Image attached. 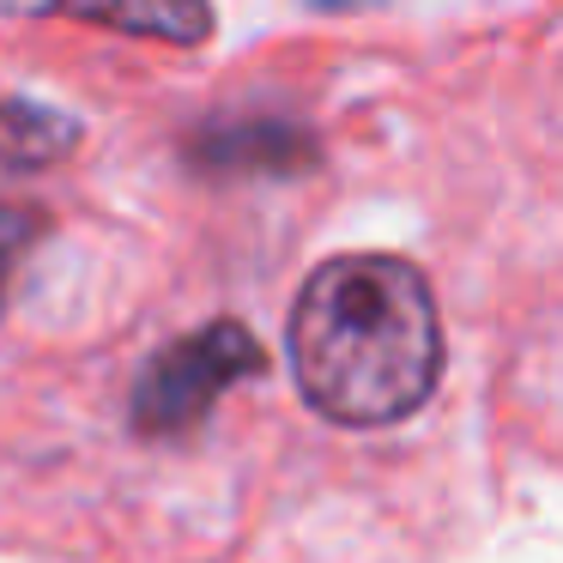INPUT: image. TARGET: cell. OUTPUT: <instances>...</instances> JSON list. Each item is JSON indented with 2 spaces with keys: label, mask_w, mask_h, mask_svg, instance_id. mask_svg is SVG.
I'll return each instance as SVG.
<instances>
[{
  "label": "cell",
  "mask_w": 563,
  "mask_h": 563,
  "mask_svg": "<svg viewBox=\"0 0 563 563\" xmlns=\"http://www.w3.org/2000/svg\"><path fill=\"white\" fill-rule=\"evenodd\" d=\"M291 369L303 400L345 430H382L430 400L442 321L424 273L400 255H333L291 309Z\"/></svg>",
  "instance_id": "cell-1"
},
{
  "label": "cell",
  "mask_w": 563,
  "mask_h": 563,
  "mask_svg": "<svg viewBox=\"0 0 563 563\" xmlns=\"http://www.w3.org/2000/svg\"><path fill=\"white\" fill-rule=\"evenodd\" d=\"M267 352L243 321H207V328L170 340L134 382V424L146 437H188L219 406L224 388L261 376Z\"/></svg>",
  "instance_id": "cell-2"
},
{
  "label": "cell",
  "mask_w": 563,
  "mask_h": 563,
  "mask_svg": "<svg viewBox=\"0 0 563 563\" xmlns=\"http://www.w3.org/2000/svg\"><path fill=\"white\" fill-rule=\"evenodd\" d=\"M0 13L19 19H91V25L128 31L146 43H176L195 49L212 37V7L207 0H0Z\"/></svg>",
  "instance_id": "cell-3"
},
{
  "label": "cell",
  "mask_w": 563,
  "mask_h": 563,
  "mask_svg": "<svg viewBox=\"0 0 563 563\" xmlns=\"http://www.w3.org/2000/svg\"><path fill=\"white\" fill-rule=\"evenodd\" d=\"M74 140H79V128L62 110H43L31 98L0 103V164H13V170H43V164L67 158Z\"/></svg>",
  "instance_id": "cell-4"
},
{
  "label": "cell",
  "mask_w": 563,
  "mask_h": 563,
  "mask_svg": "<svg viewBox=\"0 0 563 563\" xmlns=\"http://www.w3.org/2000/svg\"><path fill=\"white\" fill-rule=\"evenodd\" d=\"M43 219L37 212H19V207H0V303H7V285H13L19 261H25V249L37 243Z\"/></svg>",
  "instance_id": "cell-5"
}]
</instances>
